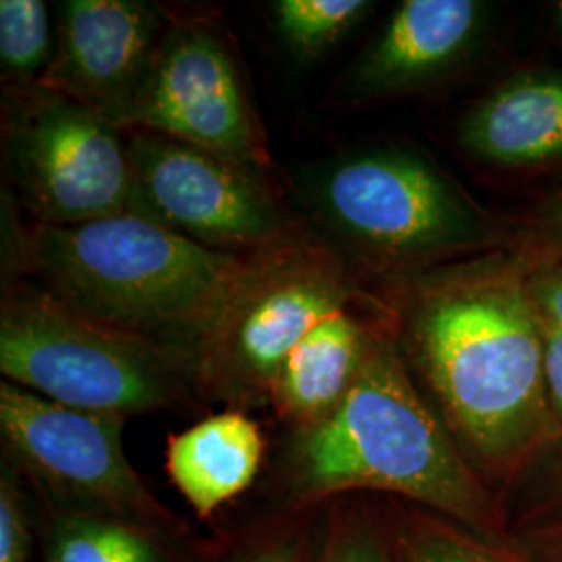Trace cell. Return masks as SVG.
Listing matches in <instances>:
<instances>
[{
    "label": "cell",
    "instance_id": "6da1fadb",
    "mask_svg": "<svg viewBox=\"0 0 562 562\" xmlns=\"http://www.w3.org/2000/svg\"><path fill=\"white\" fill-rule=\"evenodd\" d=\"M406 355L483 461H515L546 431L543 322L517 255L446 262L394 285Z\"/></svg>",
    "mask_w": 562,
    "mask_h": 562
},
{
    "label": "cell",
    "instance_id": "7a4b0ae2",
    "mask_svg": "<svg viewBox=\"0 0 562 562\" xmlns=\"http://www.w3.org/2000/svg\"><path fill=\"white\" fill-rule=\"evenodd\" d=\"M246 255L206 248L125 211L76 225L13 227L11 262L25 280L97 322L190 357Z\"/></svg>",
    "mask_w": 562,
    "mask_h": 562
},
{
    "label": "cell",
    "instance_id": "3957f363",
    "mask_svg": "<svg viewBox=\"0 0 562 562\" xmlns=\"http://www.w3.org/2000/svg\"><path fill=\"white\" fill-rule=\"evenodd\" d=\"M292 475L304 496L373 487L467 521L483 508L473 471L408 378L398 338L380 327L346 398L301 429Z\"/></svg>",
    "mask_w": 562,
    "mask_h": 562
},
{
    "label": "cell",
    "instance_id": "277c9868",
    "mask_svg": "<svg viewBox=\"0 0 562 562\" xmlns=\"http://www.w3.org/2000/svg\"><path fill=\"white\" fill-rule=\"evenodd\" d=\"M0 371L48 401L120 417L173 406L196 378L190 357L90 319L27 280L2 296Z\"/></svg>",
    "mask_w": 562,
    "mask_h": 562
},
{
    "label": "cell",
    "instance_id": "5b68a950",
    "mask_svg": "<svg viewBox=\"0 0 562 562\" xmlns=\"http://www.w3.org/2000/svg\"><path fill=\"white\" fill-rule=\"evenodd\" d=\"M306 196L325 227L361 261L392 276L475 257L492 240L477 204L406 150H367L325 165Z\"/></svg>",
    "mask_w": 562,
    "mask_h": 562
},
{
    "label": "cell",
    "instance_id": "8992f818",
    "mask_svg": "<svg viewBox=\"0 0 562 562\" xmlns=\"http://www.w3.org/2000/svg\"><path fill=\"white\" fill-rule=\"evenodd\" d=\"M355 292L340 252L301 227L246 255L196 348V380L229 401L269 398L292 350Z\"/></svg>",
    "mask_w": 562,
    "mask_h": 562
},
{
    "label": "cell",
    "instance_id": "52a82bcc",
    "mask_svg": "<svg viewBox=\"0 0 562 562\" xmlns=\"http://www.w3.org/2000/svg\"><path fill=\"white\" fill-rule=\"evenodd\" d=\"M4 150L21 204L46 225H76L130 211L127 140L106 115L25 86L4 121Z\"/></svg>",
    "mask_w": 562,
    "mask_h": 562
},
{
    "label": "cell",
    "instance_id": "ba28073f",
    "mask_svg": "<svg viewBox=\"0 0 562 562\" xmlns=\"http://www.w3.org/2000/svg\"><path fill=\"white\" fill-rule=\"evenodd\" d=\"M130 211L206 248L250 255L296 229L261 169L132 130Z\"/></svg>",
    "mask_w": 562,
    "mask_h": 562
},
{
    "label": "cell",
    "instance_id": "9c48e42d",
    "mask_svg": "<svg viewBox=\"0 0 562 562\" xmlns=\"http://www.w3.org/2000/svg\"><path fill=\"white\" fill-rule=\"evenodd\" d=\"M117 127L144 130L265 171L271 161L236 63L209 27L171 25Z\"/></svg>",
    "mask_w": 562,
    "mask_h": 562
},
{
    "label": "cell",
    "instance_id": "30bf717a",
    "mask_svg": "<svg viewBox=\"0 0 562 562\" xmlns=\"http://www.w3.org/2000/svg\"><path fill=\"white\" fill-rule=\"evenodd\" d=\"M125 417L71 408L0 383V429L9 450L57 498L90 515L159 517L161 506L130 464Z\"/></svg>",
    "mask_w": 562,
    "mask_h": 562
},
{
    "label": "cell",
    "instance_id": "8fae6325",
    "mask_svg": "<svg viewBox=\"0 0 562 562\" xmlns=\"http://www.w3.org/2000/svg\"><path fill=\"white\" fill-rule=\"evenodd\" d=\"M161 30L162 11L150 2L67 0L55 57L36 83L117 125L161 44Z\"/></svg>",
    "mask_w": 562,
    "mask_h": 562
},
{
    "label": "cell",
    "instance_id": "7c38bea8",
    "mask_svg": "<svg viewBox=\"0 0 562 562\" xmlns=\"http://www.w3.org/2000/svg\"><path fill=\"white\" fill-rule=\"evenodd\" d=\"M485 13L475 0H404L359 60L352 92L383 97L438 80L473 50Z\"/></svg>",
    "mask_w": 562,
    "mask_h": 562
},
{
    "label": "cell",
    "instance_id": "4fadbf2b",
    "mask_svg": "<svg viewBox=\"0 0 562 562\" xmlns=\"http://www.w3.org/2000/svg\"><path fill=\"white\" fill-rule=\"evenodd\" d=\"M459 144L503 169L562 161V74H522L494 88L462 117Z\"/></svg>",
    "mask_w": 562,
    "mask_h": 562
},
{
    "label": "cell",
    "instance_id": "5bb4252c",
    "mask_svg": "<svg viewBox=\"0 0 562 562\" xmlns=\"http://www.w3.org/2000/svg\"><path fill=\"white\" fill-rule=\"evenodd\" d=\"M265 454L261 425L241 411H225L194 423L167 440V473L201 517L255 482Z\"/></svg>",
    "mask_w": 562,
    "mask_h": 562
},
{
    "label": "cell",
    "instance_id": "9a60e30c",
    "mask_svg": "<svg viewBox=\"0 0 562 562\" xmlns=\"http://www.w3.org/2000/svg\"><path fill=\"white\" fill-rule=\"evenodd\" d=\"M375 327L344 308L319 323L292 350L271 385L269 398L301 429L329 417L361 371Z\"/></svg>",
    "mask_w": 562,
    "mask_h": 562
},
{
    "label": "cell",
    "instance_id": "2e32d148",
    "mask_svg": "<svg viewBox=\"0 0 562 562\" xmlns=\"http://www.w3.org/2000/svg\"><path fill=\"white\" fill-rule=\"evenodd\" d=\"M46 562H171L127 519L76 513L59 519Z\"/></svg>",
    "mask_w": 562,
    "mask_h": 562
},
{
    "label": "cell",
    "instance_id": "e0dca14e",
    "mask_svg": "<svg viewBox=\"0 0 562 562\" xmlns=\"http://www.w3.org/2000/svg\"><path fill=\"white\" fill-rule=\"evenodd\" d=\"M367 0H278L271 4L276 27L302 57H317L346 36L371 11Z\"/></svg>",
    "mask_w": 562,
    "mask_h": 562
},
{
    "label": "cell",
    "instance_id": "ac0fdd59",
    "mask_svg": "<svg viewBox=\"0 0 562 562\" xmlns=\"http://www.w3.org/2000/svg\"><path fill=\"white\" fill-rule=\"evenodd\" d=\"M48 9L41 0H2L0 2V63L4 76L21 86H32L44 76L55 57Z\"/></svg>",
    "mask_w": 562,
    "mask_h": 562
},
{
    "label": "cell",
    "instance_id": "d6986e66",
    "mask_svg": "<svg viewBox=\"0 0 562 562\" xmlns=\"http://www.w3.org/2000/svg\"><path fill=\"white\" fill-rule=\"evenodd\" d=\"M517 257L527 265L562 259V192L529 215L517 241Z\"/></svg>",
    "mask_w": 562,
    "mask_h": 562
},
{
    "label": "cell",
    "instance_id": "ffe728a7",
    "mask_svg": "<svg viewBox=\"0 0 562 562\" xmlns=\"http://www.w3.org/2000/svg\"><path fill=\"white\" fill-rule=\"evenodd\" d=\"M30 527L20 490L7 475L0 485V562H27Z\"/></svg>",
    "mask_w": 562,
    "mask_h": 562
},
{
    "label": "cell",
    "instance_id": "44dd1931",
    "mask_svg": "<svg viewBox=\"0 0 562 562\" xmlns=\"http://www.w3.org/2000/svg\"><path fill=\"white\" fill-rule=\"evenodd\" d=\"M529 288L543 325L562 327V259L529 265Z\"/></svg>",
    "mask_w": 562,
    "mask_h": 562
},
{
    "label": "cell",
    "instance_id": "7402d4cb",
    "mask_svg": "<svg viewBox=\"0 0 562 562\" xmlns=\"http://www.w3.org/2000/svg\"><path fill=\"white\" fill-rule=\"evenodd\" d=\"M543 373L550 408L562 422V327L543 325Z\"/></svg>",
    "mask_w": 562,
    "mask_h": 562
},
{
    "label": "cell",
    "instance_id": "603a6c76",
    "mask_svg": "<svg viewBox=\"0 0 562 562\" xmlns=\"http://www.w3.org/2000/svg\"><path fill=\"white\" fill-rule=\"evenodd\" d=\"M325 562H385V557L369 533L348 531L331 543Z\"/></svg>",
    "mask_w": 562,
    "mask_h": 562
},
{
    "label": "cell",
    "instance_id": "cb8c5ba5",
    "mask_svg": "<svg viewBox=\"0 0 562 562\" xmlns=\"http://www.w3.org/2000/svg\"><path fill=\"white\" fill-rule=\"evenodd\" d=\"M408 562H490L475 550L448 538H427L411 550Z\"/></svg>",
    "mask_w": 562,
    "mask_h": 562
},
{
    "label": "cell",
    "instance_id": "d4e9b609",
    "mask_svg": "<svg viewBox=\"0 0 562 562\" xmlns=\"http://www.w3.org/2000/svg\"><path fill=\"white\" fill-rule=\"evenodd\" d=\"M250 562H301V552L296 543L281 542L262 550L261 554L250 559Z\"/></svg>",
    "mask_w": 562,
    "mask_h": 562
},
{
    "label": "cell",
    "instance_id": "484cf974",
    "mask_svg": "<svg viewBox=\"0 0 562 562\" xmlns=\"http://www.w3.org/2000/svg\"><path fill=\"white\" fill-rule=\"evenodd\" d=\"M552 15H554V25L559 27V32L562 34V0L561 2H557V4H554V9H552Z\"/></svg>",
    "mask_w": 562,
    "mask_h": 562
}]
</instances>
